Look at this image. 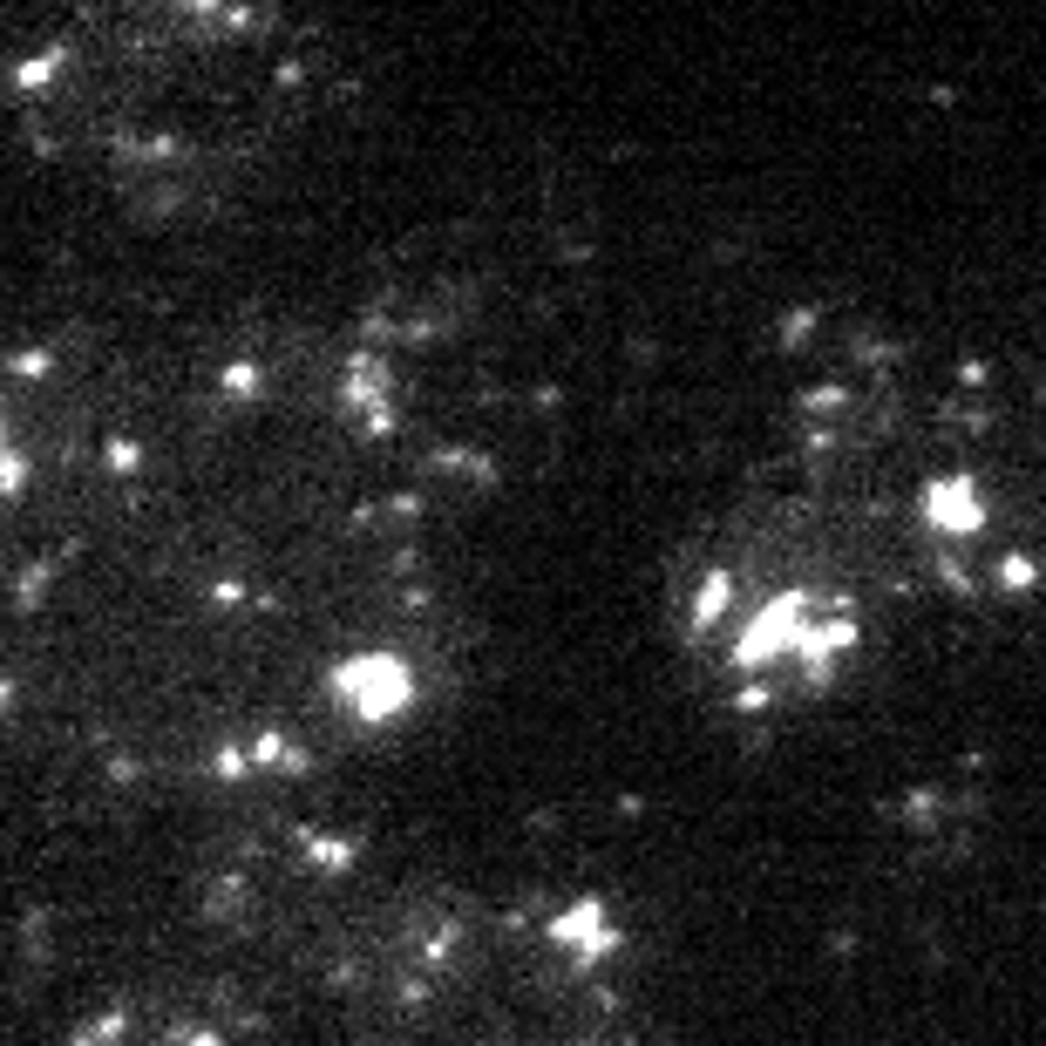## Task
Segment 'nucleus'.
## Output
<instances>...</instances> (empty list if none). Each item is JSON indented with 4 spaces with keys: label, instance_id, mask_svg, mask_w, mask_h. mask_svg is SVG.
I'll use <instances>...</instances> for the list:
<instances>
[{
    "label": "nucleus",
    "instance_id": "f257e3e1",
    "mask_svg": "<svg viewBox=\"0 0 1046 1046\" xmlns=\"http://www.w3.org/2000/svg\"><path fill=\"white\" fill-rule=\"evenodd\" d=\"M924 571L972 605L1046 591V408L972 360L945 408V449L904 497Z\"/></svg>",
    "mask_w": 1046,
    "mask_h": 1046
},
{
    "label": "nucleus",
    "instance_id": "f03ea898",
    "mask_svg": "<svg viewBox=\"0 0 1046 1046\" xmlns=\"http://www.w3.org/2000/svg\"><path fill=\"white\" fill-rule=\"evenodd\" d=\"M687 632L707 667L748 700H795L830 687L863 639L856 598L809 558L734 550L713 558L693 585Z\"/></svg>",
    "mask_w": 1046,
    "mask_h": 1046
},
{
    "label": "nucleus",
    "instance_id": "7ed1b4c3",
    "mask_svg": "<svg viewBox=\"0 0 1046 1046\" xmlns=\"http://www.w3.org/2000/svg\"><path fill=\"white\" fill-rule=\"evenodd\" d=\"M815 347L795 341V449L836 483L870 489L904 435V354L863 319H809Z\"/></svg>",
    "mask_w": 1046,
    "mask_h": 1046
}]
</instances>
